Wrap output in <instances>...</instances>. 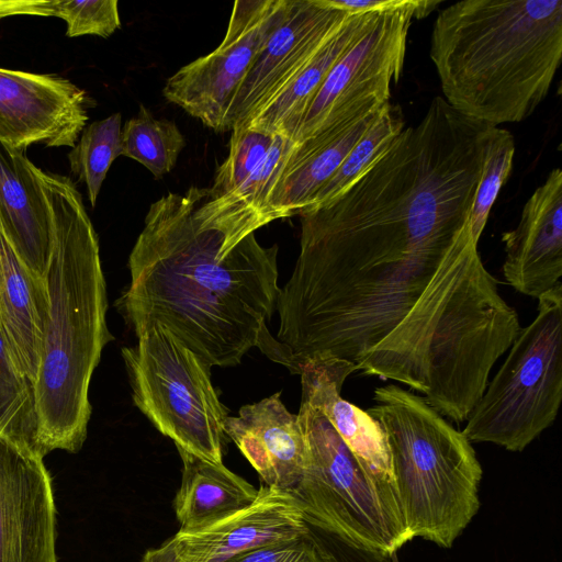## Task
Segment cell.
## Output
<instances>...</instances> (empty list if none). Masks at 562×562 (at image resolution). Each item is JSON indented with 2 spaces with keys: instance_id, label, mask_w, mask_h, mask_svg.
<instances>
[{
  "instance_id": "cell-1",
  "label": "cell",
  "mask_w": 562,
  "mask_h": 562,
  "mask_svg": "<svg viewBox=\"0 0 562 562\" xmlns=\"http://www.w3.org/2000/svg\"><path fill=\"white\" fill-rule=\"evenodd\" d=\"M255 217L215 205L192 186L151 203L117 301L138 336L158 323L209 367L237 366L269 331L278 245L261 246Z\"/></svg>"
},
{
  "instance_id": "cell-2",
  "label": "cell",
  "mask_w": 562,
  "mask_h": 562,
  "mask_svg": "<svg viewBox=\"0 0 562 562\" xmlns=\"http://www.w3.org/2000/svg\"><path fill=\"white\" fill-rule=\"evenodd\" d=\"M476 246L468 221L418 304L363 371L423 393L448 418L480 400L520 330Z\"/></svg>"
},
{
  "instance_id": "cell-3",
  "label": "cell",
  "mask_w": 562,
  "mask_h": 562,
  "mask_svg": "<svg viewBox=\"0 0 562 562\" xmlns=\"http://www.w3.org/2000/svg\"><path fill=\"white\" fill-rule=\"evenodd\" d=\"M53 231L47 312L33 384L36 450L77 452L91 416L89 386L104 346L106 289L97 233L68 177L35 167Z\"/></svg>"
},
{
  "instance_id": "cell-4",
  "label": "cell",
  "mask_w": 562,
  "mask_h": 562,
  "mask_svg": "<svg viewBox=\"0 0 562 562\" xmlns=\"http://www.w3.org/2000/svg\"><path fill=\"white\" fill-rule=\"evenodd\" d=\"M429 56L443 99L498 126L529 117L562 59V0H462L442 9Z\"/></svg>"
},
{
  "instance_id": "cell-5",
  "label": "cell",
  "mask_w": 562,
  "mask_h": 562,
  "mask_svg": "<svg viewBox=\"0 0 562 562\" xmlns=\"http://www.w3.org/2000/svg\"><path fill=\"white\" fill-rule=\"evenodd\" d=\"M368 413L384 429L403 516L413 537L450 548L480 508L482 467L471 441L424 397L376 387Z\"/></svg>"
},
{
  "instance_id": "cell-6",
  "label": "cell",
  "mask_w": 562,
  "mask_h": 562,
  "mask_svg": "<svg viewBox=\"0 0 562 562\" xmlns=\"http://www.w3.org/2000/svg\"><path fill=\"white\" fill-rule=\"evenodd\" d=\"M305 460L289 492L305 522L349 547L391 557L414 537L395 483L367 470L318 408L301 402Z\"/></svg>"
},
{
  "instance_id": "cell-7",
  "label": "cell",
  "mask_w": 562,
  "mask_h": 562,
  "mask_svg": "<svg viewBox=\"0 0 562 562\" xmlns=\"http://www.w3.org/2000/svg\"><path fill=\"white\" fill-rule=\"evenodd\" d=\"M562 401V283L538 297L537 315L509 348L470 413L463 435L513 452L557 418Z\"/></svg>"
},
{
  "instance_id": "cell-8",
  "label": "cell",
  "mask_w": 562,
  "mask_h": 562,
  "mask_svg": "<svg viewBox=\"0 0 562 562\" xmlns=\"http://www.w3.org/2000/svg\"><path fill=\"white\" fill-rule=\"evenodd\" d=\"M122 348L135 406L183 450L223 463L228 417L211 382V367L155 323Z\"/></svg>"
},
{
  "instance_id": "cell-9",
  "label": "cell",
  "mask_w": 562,
  "mask_h": 562,
  "mask_svg": "<svg viewBox=\"0 0 562 562\" xmlns=\"http://www.w3.org/2000/svg\"><path fill=\"white\" fill-rule=\"evenodd\" d=\"M440 3L409 0L404 7L376 13L366 32L330 69L292 140H306L390 102L391 82H397L403 72L413 19L426 18Z\"/></svg>"
},
{
  "instance_id": "cell-10",
  "label": "cell",
  "mask_w": 562,
  "mask_h": 562,
  "mask_svg": "<svg viewBox=\"0 0 562 562\" xmlns=\"http://www.w3.org/2000/svg\"><path fill=\"white\" fill-rule=\"evenodd\" d=\"M288 1H235L221 44L166 80V100L204 126L226 132L232 100L282 20Z\"/></svg>"
},
{
  "instance_id": "cell-11",
  "label": "cell",
  "mask_w": 562,
  "mask_h": 562,
  "mask_svg": "<svg viewBox=\"0 0 562 562\" xmlns=\"http://www.w3.org/2000/svg\"><path fill=\"white\" fill-rule=\"evenodd\" d=\"M43 458L0 435V562H56L55 502Z\"/></svg>"
},
{
  "instance_id": "cell-12",
  "label": "cell",
  "mask_w": 562,
  "mask_h": 562,
  "mask_svg": "<svg viewBox=\"0 0 562 562\" xmlns=\"http://www.w3.org/2000/svg\"><path fill=\"white\" fill-rule=\"evenodd\" d=\"M88 97L54 74L0 68V140L25 153L33 144L74 147L88 121Z\"/></svg>"
},
{
  "instance_id": "cell-13",
  "label": "cell",
  "mask_w": 562,
  "mask_h": 562,
  "mask_svg": "<svg viewBox=\"0 0 562 562\" xmlns=\"http://www.w3.org/2000/svg\"><path fill=\"white\" fill-rule=\"evenodd\" d=\"M348 12L326 0H289L284 15L234 95L226 132L240 127L311 60Z\"/></svg>"
},
{
  "instance_id": "cell-14",
  "label": "cell",
  "mask_w": 562,
  "mask_h": 562,
  "mask_svg": "<svg viewBox=\"0 0 562 562\" xmlns=\"http://www.w3.org/2000/svg\"><path fill=\"white\" fill-rule=\"evenodd\" d=\"M308 533L304 514L286 491L262 484L252 504L203 529L172 538L179 562H225L240 553Z\"/></svg>"
},
{
  "instance_id": "cell-15",
  "label": "cell",
  "mask_w": 562,
  "mask_h": 562,
  "mask_svg": "<svg viewBox=\"0 0 562 562\" xmlns=\"http://www.w3.org/2000/svg\"><path fill=\"white\" fill-rule=\"evenodd\" d=\"M503 274L519 293L539 297L561 283L562 171H550L525 203L518 225L502 236Z\"/></svg>"
},
{
  "instance_id": "cell-16",
  "label": "cell",
  "mask_w": 562,
  "mask_h": 562,
  "mask_svg": "<svg viewBox=\"0 0 562 562\" xmlns=\"http://www.w3.org/2000/svg\"><path fill=\"white\" fill-rule=\"evenodd\" d=\"M355 371L353 362L331 355L310 357L299 367L301 402L322 411L367 470L394 482L389 442L381 424L341 397L342 385Z\"/></svg>"
},
{
  "instance_id": "cell-17",
  "label": "cell",
  "mask_w": 562,
  "mask_h": 562,
  "mask_svg": "<svg viewBox=\"0 0 562 562\" xmlns=\"http://www.w3.org/2000/svg\"><path fill=\"white\" fill-rule=\"evenodd\" d=\"M277 392L227 417L226 436L257 471L263 484L288 493L297 484L305 460V440L297 414L288 411Z\"/></svg>"
},
{
  "instance_id": "cell-18",
  "label": "cell",
  "mask_w": 562,
  "mask_h": 562,
  "mask_svg": "<svg viewBox=\"0 0 562 562\" xmlns=\"http://www.w3.org/2000/svg\"><path fill=\"white\" fill-rule=\"evenodd\" d=\"M35 165L0 140V222L16 255L45 282L53 231Z\"/></svg>"
},
{
  "instance_id": "cell-19",
  "label": "cell",
  "mask_w": 562,
  "mask_h": 562,
  "mask_svg": "<svg viewBox=\"0 0 562 562\" xmlns=\"http://www.w3.org/2000/svg\"><path fill=\"white\" fill-rule=\"evenodd\" d=\"M382 109L294 143L268 201L271 222L300 214L312 204Z\"/></svg>"
},
{
  "instance_id": "cell-20",
  "label": "cell",
  "mask_w": 562,
  "mask_h": 562,
  "mask_svg": "<svg viewBox=\"0 0 562 562\" xmlns=\"http://www.w3.org/2000/svg\"><path fill=\"white\" fill-rule=\"evenodd\" d=\"M46 312L45 282L16 255L0 222V328L32 384L40 364Z\"/></svg>"
},
{
  "instance_id": "cell-21",
  "label": "cell",
  "mask_w": 562,
  "mask_h": 562,
  "mask_svg": "<svg viewBox=\"0 0 562 562\" xmlns=\"http://www.w3.org/2000/svg\"><path fill=\"white\" fill-rule=\"evenodd\" d=\"M376 13L379 12L349 13L292 80L238 128L279 134L292 140L311 101L330 69L366 32Z\"/></svg>"
},
{
  "instance_id": "cell-22",
  "label": "cell",
  "mask_w": 562,
  "mask_h": 562,
  "mask_svg": "<svg viewBox=\"0 0 562 562\" xmlns=\"http://www.w3.org/2000/svg\"><path fill=\"white\" fill-rule=\"evenodd\" d=\"M180 487L173 499L179 531L209 527L254 503L258 495L250 483L223 463H212L183 450Z\"/></svg>"
},
{
  "instance_id": "cell-23",
  "label": "cell",
  "mask_w": 562,
  "mask_h": 562,
  "mask_svg": "<svg viewBox=\"0 0 562 562\" xmlns=\"http://www.w3.org/2000/svg\"><path fill=\"white\" fill-rule=\"evenodd\" d=\"M121 156L134 159L156 179L170 172L187 142L173 121L156 119L144 105L137 115L125 122Z\"/></svg>"
},
{
  "instance_id": "cell-24",
  "label": "cell",
  "mask_w": 562,
  "mask_h": 562,
  "mask_svg": "<svg viewBox=\"0 0 562 562\" xmlns=\"http://www.w3.org/2000/svg\"><path fill=\"white\" fill-rule=\"evenodd\" d=\"M403 130L404 119L401 108L387 102L333 177L318 191L312 204L305 210L323 206L345 192L382 155Z\"/></svg>"
},
{
  "instance_id": "cell-25",
  "label": "cell",
  "mask_w": 562,
  "mask_h": 562,
  "mask_svg": "<svg viewBox=\"0 0 562 562\" xmlns=\"http://www.w3.org/2000/svg\"><path fill=\"white\" fill-rule=\"evenodd\" d=\"M0 435L21 441L37 452L33 384L20 369L1 328Z\"/></svg>"
},
{
  "instance_id": "cell-26",
  "label": "cell",
  "mask_w": 562,
  "mask_h": 562,
  "mask_svg": "<svg viewBox=\"0 0 562 562\" xmlns=\"http://www.w3.org/2000/svg\"><path fill=\"white\" fill-rule=\"evenodd\" d=\"M121 125L120 113L89 124L68 155L70 170L86 184L92 206L112 162L121 156Z\"/></svg>"
},
{
  "instance_id": "cell-27",
  "label": "cell",
  "mask_w": 562,
  "mask_h": 562,
  "mask_svg": "<svg viewBox=\"0 0 562 562\" xmlns=\"http://www.w3.org/2000/svg\"><path fill=\"white\" fill-rule=\"evenodd\" d=\"M515 139L505 128L496 127L487 146L481 178L469 216L472 238L477 244L491 209L513 167Z\"/></svg>"
},
{
  "instance_id": "cell-28",
  "label": "cell",
  "mask_w": 562,
  "mask_h": 562,
  "mask_svg": "<svg viewBox=\"0 0 562 562\" xmlns=\"http://www.w3.org/2000/svg\"><path fill=\"white\" fill-rule=\"evenodd\" d=\"M274 138L276 134L249 128L232 130L228 155L215 172L210 195L220 198L235 191L259 166Z\"/></svg>"
},
{
  "instance_id": "cell-29",
  "label": "cell",
  "mask_w": 562,
  "mask_h": 562,
  "mask_svg": "<svg viewBox=\"0 0 562 562\" xmlns=\"http://www.w3.org/2000/svg\"><path fill=\"white\" fill-rule=\"evenodd\" d=\"M225 562H323L310 532L294 540L262 547Z\"/></svg>"
},
{
  "instance_id": "cell-30",
  "label": "cell",
  "mask_w": 562,
  "mask_h": 562,
  "mask_svg": "<svg viewBox=\"0 0 562 562\" xmlns=\"http://www.w3.org/2000/svg\"><path fill=\"white\" fill-rule=\"evenodd\" d=\"M142 562H179L173 538L166 540L159 548L147 550Z\"/></svg>"
}]
</instances>
